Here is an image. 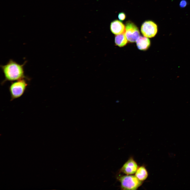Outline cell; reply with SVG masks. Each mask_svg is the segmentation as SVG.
I'll list each match as a JSON object with an SVG mask.
<instances>
[{
  "label": "cell",
  "instance_id": "cell-1",
  "mask_svg": "<svg viewBox=\"0 0 190 190\" xmlns=\"http://www.w3.org/2000/svg\"><path fill=\"white\" fill-rule=\"evenodd\" d=\"M26 62L25 61L22 64H20L11 59L6 64L1 65L5 78L1 84H4L7 81L13 82L24 78L30 80V78L25 74L24 66Z\"/></svg>",
  "mask_w": 190,
  "mask_h": 190
},
{
  "label": "cell",
  "instance_id": "cell-2",
  "mask_svg": "<svg viewBox=\"0 0 190 190\" xmlns=\"http://www.w3.org/2000/svg\"><path fill=\"white\" fill-rule=\"evenodd\" d=\"M28 80H29L24 78L11 83L9 88L11 101L18 98L23 95L28 85Z\"/></svg>",
  "mask_w": 190,
  "mask_h": 190
},
{
  "label": "cell",
  "instance_id": "cell-3",
  "mask_svg": "<svg viewBox=\"0 0 190 190\" xmlns=\"http://www.w3.org/2000/svg\"><path fill=\"white\" fill-rule=\"evenodd\" d=\"M118 180L121 183V188L123 190H136L142 184V181L135 176L132 175L120 176Z\"/></svg>",
  "mask_w": 190,
  "mask_h": 190
},
{
  "label": "cell",
  "instance_id": "cell-4",
  "mask_svg": "<svg viewBox=\"0 0 190 190\" xmlns=\"http://www.w3.org/2000/svg\"><path fill=\"white\" fill-rule=\"evenodd\" d=\"M125 34L128 41L131 42H136L140 35L137 27L134 23L130 21L126 23Z\"/></svg>",
  "mask_w": 190,
  "mask_h": 190
},
{
  "label": "cell",
  "instance_id": "cell-5",
  "mask_svg": "<svg viewBox=\"0 0 190 190\" xmlns=\"http://www.w3.org/2000/svg\"><path fill=\"white\" fill-rule=\"evenodd\" d=\"M141 30L142 34L144 36L151 38L154 37L157 34V26L152 21H146L142 24Z\"/></svg>",
  "mask_w": 190,
  "mask_h": 190
},
{
  "label": "cell",
  "instance_id": "cell-6",
  "mask_svg": "<svg viewBox=\"0 0 190 190\" xmlns=\"http://www.w3.org/2000/svg\"><path fill=\"white\" fill-rule=\"evenodd\" d=\"M138 167L136 162L131 157L124 164L120 172L127 175H132L135 173Z\"/></svg>",
  "mask_w": 190,
  "mask_h": 190
},
{
  "label": "cell",
  "instance_id": "cell-7",
  "mask_svg": "<svg viewBox=\"0 0 190 190\" xmlns=\"http://www.w3.org/2000/svg\"><path fill=\"white\" fill-rule=\"evenodd\" d=\"M110 29L113 34L118 35L125 32V27L122 23L117 20L112 21L110 25Z\"/></svg>",
  "mask_w": 190,
  "mask_h": 190
},
{
  "label": "cell",
  "instance_id": "cell-8",
  "mask_svg": "<svg viewBox=\"0 0 190 190\" xmlns=\"http://www.w3.org/2000/svg\"><path fill=\"white\" fill-rule=\"evenodd\" d=\"M136 41L138 48L141 50H146L150 46V40L145 36H140Z\"/></svg>",
  "mask_w": 190,
  "mask_h": 190
},
{
  "label": "cell",
  "instance_id": "cell-9",
  "mask_svg": "<svg viewBox=\"0 0 190 190\" xmlns=\"http://www.w3.org/2000/svg\"><path fill=\"white\" fill-rule=\"evenodd\" d=\"M135 173V175L136 177L142 181L145 180L148 175L146 169L144 166L139 167Z\"/></svg>",
  "mask_w": 190,
  "mask_h": 190
},
{
  "label": "cell",
  "instance_id": "cell-10",
  "mask_svg": "<svg viewBox=\"0 0 190 190\" xmlns=\"http://www.w3.org/2000/svg\"><path fill=\"white\" fill-rule=\"evenodd\" d=\"M127 40L125 32L117 35L115 38V44L120 47L125 46L127 43Z\"/></svg>",
  "mask_w": 190,
  "mask_h": 190
},
{
  "label": "cell",
  "instance_id": "cell-11",
  "mask_svg": "<svg viewBox=\"0 0 190 190\" xmlns=\"http://www.w3.org/2000/svg\"><path fill=\"white\" fill-rule=\"evenodd\" d=\"M126 17L125 14L124 12L120 13L118 15V18L119 20L121 21L124 20Z\"/></svg>",
  "mask_w": 190,
  "mask_h": 190
},
{
  "label": "cell",
  "instance_id": "cell-12",
  "mask_svg": "<svg viewBox=\"0 0 190 190\" xmlns=\"http://www.w3.org/2000/svg\"><path fill=\"white\" fill-rule=\"evenodd\" d=\"M186 5V2L184 0L182 1L180 3V6L182 7H184Z\"/></svg>",
  "mask_w": 190,
  "mask_h": 190
}]
</instances>
